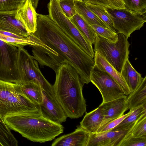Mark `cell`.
Here are the masks:
<instances>
[{"instance_id": "obj_18", "label": "cell", "mask_w": 146, "mask_h": 146, "mask_svg": "<svg viewBox=\"0 0 146 146\" xmlns=\"http://www.w3.org/2000/svg\"><path fill=\"white\" fill-rule=\"evenodd\" d=\"M104 118V111L100 105L93 111L86 113V114L80 122V126L91 133H96Z\"/></svg>"}, {"instance_id": "obj_26", "label": "cell", "mask_w": 146, "mask_h": 146, "mask_svg": "<svg viewBox=\"0 0 146 146\" xmlns=\"http://www.w3.org/2000/svg\"><path fill=\"white\" fill-rule=\"evenodd\" d=\"M0 116V143L2 146H17L18 141Z\"/></svg>"}, {"instance_id": "obj_29", "label": "cell", "mask_w": 146, "mask_h": 146, "mask_svg": "<svg viewBox=\"0 0 146 146\" xmlns=\"http://www.w3.org/2000/svg\"><path fill=\"white\" fill-rule=\"evenodd\" d=\"M123 0L126 8L140 14L146 13V0Z\"/></svg>"}, {"instance_id": "obj_4", "label": "cell", "mask_w": 146, "mask_h": 146, "mask_svg": "<svg viewBox=\"0 0 146 146\" xmlns=\"http://www.w3.org/2000/svg\"><path fill=\"white\" fill-rule=\"evenodd\" d=\"M39 110V105L26 96L22 85L0 80V116L11 113Z\"/></svg>"}, {"instance_id": "obj_27", "label": "cell", "mask_w": 146, "mask_h": 146, "mask_svg": "<svg viewBox=\"0 0 146 146\" xmlns=\"http://www.w3.org/2000/svg\"><path fill=\"white\" fill-rule=\"evenodd\" d=\"M85 3L88 8L105 23L111 30L114 32H117L113 27L112 18L106 9V7L98 5Z\"/></svg>"}, {"instance_id": "obj_8", "label": "cell", "mask_w": 146, "mask_h": 146, "mask_svg": "<svg viewBox=\"0 0 146 146\" xmlns=\"http://www.w3.org/2000/svg\"><path fill=\"white\" fill-rule=\"evenodd\" d=\"M106 8L112 18L117 32L123 34L128 38L134 31L140 30L146 22V13L140 14L126 8Z\"/></svg>"}, {"instance_id": "obj_14", "label": "cell", "mask_w": 146, "mask_h": 146, "mask_svg": "<svg viewBox=\"0 0 146 146\" xmlns=\"http://www.w3.org/2000/svg\"><path fill=\"white\" fill-rule=\"evenodd\" d=\"M90 133L80 125L75 130L55 139L52 146H87Z\"/></svg>"}, {"instance_id": "obj_28", "label": "cell", "mask_w": 146, "mask_h": 146, "mask_svg": "<svg viewBox=\"0 0 146 146\" xmlns=\"http://www.w3.org/2000/svg\"><path fill=\"white\" fill-rule=\"evenodd\" d=\"M90 26L94 31L96 36L103 37L111 42L115 43L117 41V32H114L109 29L96 25Z\"/></svg>"}, {"instance_id": "obj_9", "label": "cell", "mask_w": 146, "mask_h": 146, "mask_svg": "<svg viewBox=\"0 0 146 146\" xmlns=\"http://www.w3.org/2000/svg\"><path fill=\"white\" fill-rule=\"evenodd\" d=\"M90 82L100 92L102 103L107 102L126 95L117 82L109 74L95 65L90 74Z\"/></svg>"}, {"instance_id": "obj_35", "label": "cell", "mask_w": 146, "mask_h": 146, "mask_svg": "<svg viewBox=\"0 0 146 146\" xmlns=\"http://www.w3.org/2000/svg\"><path fill=\"white\" fill-rule=\"evenodd\" d=\"M83 1L86 3L98 5L106 7L112 8L108 0H83Z\"/></svg>"}, {"instance_id": "obj_24", "label": "cell", "mask_w": 146, "mask_h": 146, "mask_svg": "<svg viewBox=\"0 0 146 146\" xmlns=\"http://www.w3.org/2000/svg\"><path fill=\"white\" fill-rule=\"evenodd\" d=\"M133 110L130 115L111 130H122L130 128L134 125L136 122L143 115L146 113V106H141Z\"/></svg>"}, {"instance_id": "obj_38", "label": "cell", "mask_w": 146, "mask_h": 146, "mask_svg": "<svg viewBox=\"0 0 146 146\" xmlns=\"http://www.w3.org/2000/svg\"><path fill=\"white\" fill-rule=\"evenodd\" d=\"M77 0V1H83V0Z\"/></svg>"}, {"instance_id": "obj_21", "label": "cell", "mask_w": 146, "mask_h": 146, "mask_svg": "<svg viewBox=\"0 0 146 146\" xmlns=\"http://www.w3.org/2000/svg\"><path fill=\"white\" fill-rule=\"evenodd\" d=\"M74 1L77 13L90 25H96L110 29L105 23L88 8L85 2L76 0H74Z\"/></svg>"}, {"instance_id": "obj_6", "label": "cell", "mask_w": 146, "mask_h": 146, "mask_svg": "<svg viewBox=\"0 0 146 146\" xmlns=\"http://www.w3.org/2000/svg\"><path fill=\"white\" fill-rule=\"evenodd\" d=\"M16 64L20 84L34 82L40 85L43 91L55 95L52 85L42 75L38 62L24 47L18 48Z\"/></svg>"}, {"instance_id": "obj_7", "label": "cell", "mask_w": 146, "mask_h": 146, "mask_svg": "<svg viewBox=\"0 0 146 146\" xmlns=\"http://www.w3.org/2000/svg\"><path fill=\"white\" fill-rule=\"evenodd\" d=\"M49 15L74 42L92 58L94 52L91 44L77 28L69 19L64 14L58 0H50L47 6Z\"/></svg>"}, {"instance_id": "obj_13", "label": "cell", "mask_w": 146, "mask_h": 146, "mask_svg": "<svg viewBox=\"0 0 146 146\" xmlns=\"http://www.w3.org/2000/svg\"><path fill=\"white\" fill-rule=\"evenodd\" d=\"M127 96L125 95L100 105L104 111V118L98 129L109 122L124 114L128 109Z\"/></svg>"}, {"instance_id": "obj_11", "label": "cell", "mask_w": 146, "mask_h": 146, "mask_svg": "<svg viewBox=\"0 0 146 146\" xmlns=\"http://www.w3.org/2000/svg\"><path fill=\"white\" fill-rule=\"evenodd\" d=\"M42 92L43 101L39 105L41 114L46 118L55 123L61 124L65 122L67 117L55 95L43 91Z\"/></svg>"}, {"instance_id": "obj_37", "label": "cell", "mask_w": 146, "mask_h": 146, "mask_svg": "<svg viewBox=\"0 0 146 146\" xmlns=\"http://www.w3.org/2000/svg\"><path fill=\"white\" fill-rule=\"evenodd\" d=\"M32 5L34 8L36 9L37 6L38 2L39 0H31Z\"/></svg>"}, {"instance_id": "obj_20", "label": "cell", "mask_w": 146, "mask_h": 146, "mask_svg": "<svg viewBox=\"0 0 146 146\" xmlns=\"http://www.w3.org/2000/svg\"><path fill=\"white\" fill-rule=\"evenodd\" d=\"M128 95L127 100L130 110L141 106L146 107V76L137 88Z\"/></svg>"}, {"instance_id": "obj_12", "label": "cell", "mask_w": 146, "mask_h": 146, "mask_svg": "<svg viewBox=\"0 0 146 146\" xmlns=\"http://www.w3.org/2000/svg\"><path fill=\"white\" fill-rule=\"evenodd\" d=\"M134 126L122 130H111L98 133H91L87 146H119Z\"/></svg>"}, {"instance_id": "obj_34", "label": "cell", "mask_w": 146, "mask_h": 146, "mask_svg": "<svg viewBox=\"0 0 146 146\" xmlns=\"http://www.w3.org/2000/svg\"><path fill=\"white\" fill-rule=\"evenodd\" d=\"M133 110H130V111L127 113L123 114L121 116L109 122L102 127L99 129L96 133L107 132L111 130L118 125L127 117L130 115L133 111Z\"/></svg>"}, {"instance_id": "obj_23", "label": "cell", "mask_w": 146, "mask_h": 146, "mask_svg": "<svg viewBox=\"0 0 146 146\" xmlns=\"http://www.w3.org/2000/svg\"><path fill=\"white\" fill-rule=\"evenodd\" d=\"M0 40L18 48L24 47L27 45L32 46L33 44L29 35L28 37H25L0 30Z\"/></svg>"}, {"instance_id": "obj_5", "label": "cell", "mask_w": 146, "mask_h": 146, "mask_svg": "<svg viewBox=\"0 0 146 146\" xmlns=\"http://www.w3.org/2000/svg\"><path fill=\"white\" fill-rule=\"evenodd\" d=\"M118 40L110 42L101 36H96L94 42V52H97L117 72L121 73L126 60L129 58L130 45L128 38L117 33Z\"/></svg>"}, {"instance_id": "obj_33", "label": "cell", "mask_w": 146, "mask_h": 146, "mask_svg": "<svg viewBox=\"0 0 146 146\" xmlns=\"http://www.w3.org/2000/svg\"><path fill=\"white\" fill-rule=\"evenodd\" d=\"M131 132L136 137H146V113L136 122Z\"/></svg>"}, {"instance_id": "obj_31", "label": "cell", "mask_w": 146, "mask_h": 146, "mask_svg": "<svg viewBox=\"0 0 146 146\" xmlns=\"http://www.w3.org/2000/svg\"><path fill=\"white\" fill-rule=\"evenodd\" d=\"M74 0H58L60 7L64 15L70 19L76 13Z\"/></svg>"}, {"instance_id": "obj_15", "label": "cell", "mask_w": 146, "mask_h": 146, "mask_svg": "<svg viewBox=\"0 0 146 146\" xmlns=\"http://www.w3.org/2000/svg\"><path fill=\"white\" fill-rule=\"evenodd\" d=\"M17 10L0 12V30L28 37L30 33L15 17Z\"/></svg>"}, {"instance_id": "obj_3", "label": "cell", "mask_w": 146, "mask_h": 146, "mask_svg": "<svg viewBox=\"0 0 146 146\" xmlns=\"http://www.w3.org/2000/svg\"><path fill=\"white\" fill-rule=\"evenodd\" d=\"M3 119L11 129L34 142L51 141L64 130L61 124L46 118L40 110L11 113L5 116Z\"/></svg>"}, {"instance_id": "obj_32", "label": "cell", "mask_w": 146, "mask_h": 146, "mask_svg": "<svg viewBox=\"0 0 146 146\" xmlns=\"http://www.w3.org/2000/svg\"><path fill=\"white\" fill-rule=\"evenodd\" d=\"M26 0H0V12L16 10Z\"/></svg>"}, {"instance_id": "obj_30", "label": "cell", "mask_w": 146, "mask_h": 146, "mask_svg": "<svg viewBox=\"0 0 146 146\" xmlns=\"http://www.w3.org/2000/svg\"><path fill=\"white\" fill-rule=\"evenodd\" d=\"M119 146H146V137H136L130 132L121 142Z\"/></svg>"}, {"instance_id": "obj_22", "label": "cell", "mask_w": 146, "mask_h": 146, "mask_svg": "<svg viewBox=\"0 0 146 146\" xmlns=\"http://www.w3.org/2000/svg\"><path fill=\"white\" fill-rule=\"evenodd\" d=\"M69 19L86 39L94 44L96 35L91 26L77 13Z\"/></svg>"}, {"instance_id": "obj_10", "label": "cell", "mask_w": 146, "mask_h": 146, "mask_svg": "<svg viewBox=\"0 0 146 146\" xmlns=\"http://www.w3.org/2000/svg\"><path fill=\"white\" fill-rule=\"evenodd\" d=\"M18 51L15 46L0 40V80L20 84L16 64Z\"/></svg>"}, {"instance_id": "obj_16", "label": "cell", "mask_w": 146, "mask_h": 146, "mask_svg": "<svg viewBox=\"0 0 146 146\" xmlns=\"http://www.w3.org/2000/svg\"><path fill=\"white\" fill-rule=\"evenodd\" d=\"M37 13L31 0H26L23 5L17 10L15 17L24 25L29 33L36 30Z\"/></svg>"}, {"instance_id": "obj_39", "label": "cell", "mask_w": 146, "mask_h": 146, "mask_svg": "<svg viewBox=\"0 0 146 146\" xmlns=\"http://www.w3.org/2000/svg\"><path fill=\"white\" fill-rule=\"evenodd\" d=\"M0 146H2V145H1V143H0Z\"/></svg>"}, {"instance_id": "obj_17", "label": "cell", "mask_w": 146, "mask_h": 146, "mask_svg": "<svg viewBox=\"0 0 146 146\" xmlns=\"http://www.w3.org/2000/svg\"><path fill=\"white\" fill-rule=\"evenodd\" d=\"M94 57L95 65L100 69L106 72L111 76L119 84L126 95H129L131 92L121 73L116 70L98 52H94Z\"/></svg>"}, {"instance_id": "obj_25", "label": "cell", "mask_w": 146, "mask_h": 146, "mask_svg": "<svg viewBox=\"0 0 146 146\" xmlns=\"http://www.w3.org/2000/svg\"><path fill=\"white\" fill-rule=\"evenodd\" d=\"M22 88L26 96L32 102L38 105L42 104L43 94L40 85L31 82L22 85Z\"/></svg>"}, {"instance_id": "obj_1", "label": "cell", "mask_w": 146, "mask_h": 146, "mask_svg": "<svg viewBox=\"0 0 146 146\" xmlns=\"http://www.w3.org/2000/svg\"><path fill=\"white\" fill-rule=\"evenodd\" d=\"M34 58L54 71L68 63L79 74L82 84L90 82L94 59L71 38L48 15L37 14L36 30L30 33Z\"/></svg>"}, {"instance_id": "obj_36", "label": "cell", "mask_w": 146, "mask_h": 146, "mask_svg": "<svg viewBox=\"0 0 146 146\" xmlns=\"http://www.w3.org/2000/svg\"><path fill=\"white\" fill-rule=\"evenodd\" d=\"M112 8L123 9L125 8L123 0H108Z\"/></svg>"}, {"instance_id": "obj_2", "label": "cell", "mask_w": 146, "mask_h": 146, "mask_svg": "<svg viewBox=\"0 0 146 146\" xmlns=\"http://www.w3.org/2000/svg\"><path fill=\"white\" fill-rule=\"evenodd\" d=\"M54 71L56 77L52 86L56 99L67 117H81L86 112V105L79 74L68 63L61 64Z\"/></svg>"}, {"instance_id": "obj_19", "label": "cell", "mask_w": 146, "mask_h": 146, "mask_svg": "<svg viewBox=\"0 0 146 146\" xmlns=\"http://www.w3.org/2000/svg\"><path fill=\"white\" fill-rule=\"evenodd\" d=\"M121 74L131 92L137 88L143 78L133 68L129 58L125 61Z\"/></svg>"}]
</instances>
